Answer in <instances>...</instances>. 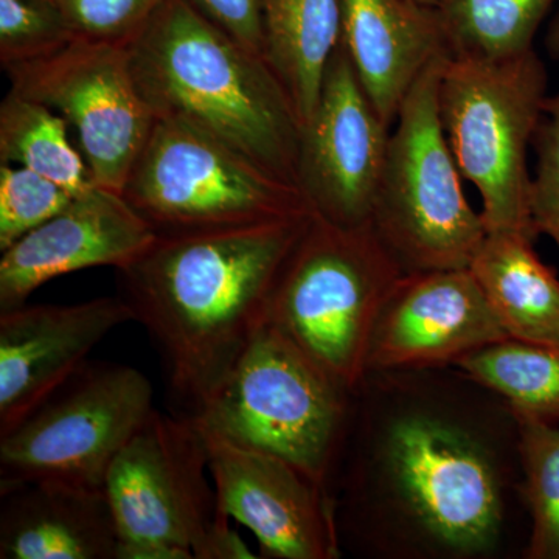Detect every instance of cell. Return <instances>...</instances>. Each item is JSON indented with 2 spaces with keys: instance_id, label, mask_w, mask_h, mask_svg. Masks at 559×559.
I'll list each match as a JSON object with an SVG mask.
<instances>
[{
  "instance_id": "8",
  "label": "cell",
  "mask_w": 559,
  "mask_h": 559,
  "mask_svg": "<svg viewBox=\"0 0 559 559\" xmlns=\"http://www.w3.org/2000/svg\"><path fill=\"white\" fill-rule=\"evenodd\" d=\"M157 237L257 226L311 213L283 182L209 132L156 117L121 191Z\"/></svg>"
},
{
  "instance_id": "1",
  "label": "cell",
  "mask_w": 559,
  "mask_h": 559,
  "mask_svg": "<svg viewBox=\"0 0 559 559\" xmlns=\"http://www.w3.org/2000/svg\"><path fill=\"white\" fill-rule=\"evenodd\" d=\"M521 484L516 414L460 367L367 371L356 385L331 487L344 554L522 557Z\"/></svg>"
},
{
  "instance_id": "5",
  "label": "cell",
  "mask_w": 559,
  "mask_h": 559,
  "mask_svg": "<svg viewBox=\"0 0 559 559\" xmlns=\"http://www.w3.org/2000/svg\"><path fill=\"white\" fill-rule=\"evenodd\" d=\"M403 275L371 223L345 227L312 213L280 272L267 323L356 389L377 320Z\"/></svg>"
},
{
  "instance_id": "3",
  "label": "cell",
  "mask_w": 559,
  "mask_h": 559,
  "mask_svg": "<svg viewBox=\"0 0 559 559\" xmlns=\"http://www.w3.org/2000/svg\"><path fill=\"white\" fill-rule=\"evenodd\" d=\"M156 117L186 121L297 187L301 123L274 70L189 0H164L127 46Z\"/></svg>"
},
{
  "instance_id": "30",
  "label": "cell",
  "mask_w": 559,
  "mask_h": 559,
  "mask_svg": "<svg viewBox=\"0 0 559 559\" xmlns=\"http://www.w3.org/2000/svg\"><path fill=\"white\" fill-rule=\"evenodd\" d=\"M194 559H253L257 555L230 527V516L221 509L207 532L193 547Z\"/></svg>"
},
{
  "instance_id": "19",
  "label": "cell",
  "mask_w": 559,
  "mask_h": 559,
  "mask_svg": "<svg viewBox=\"0 0 559 559\" xmlns=\"http://www.w3.org/2000/svg\"><path fill=\"white\" fill-rule=\"evenodd\" d=\"M533 246L522 235L488 234L469 270L510 340L559 349V278Z\"/></svg>"
},
{
  "instance_id": "18",
  "label": "cell",
  "mask_w": 559,
  "mask_h": 559,
  "mask_svg": "<svg viewBox=\"0 0 559 559\" xmlns=\"http://www.w3.org/2000/svg\"><path fill=\"white\" fill-rule=\"evenodd\" d=\"M105 489L22 484L0 489V559H119Z\"/></svg>"
},
{
  "instance_id": "27",
  "label": "cell",
  "mask_w": 559,
  "mask_h": 559,
  "mask_svg": "<svg viewBox=\"0 0 559 559\" xmlns=\"http://www.w3.org/2000/svg\"><path fill=\"white\" fill-rule=\"evenodd\" d=\"M75 38L127 47L164 0H51Z\"/></svg>"
},
{
  "instance_id": "28",
  "label": "cell",
  "mask_w": 559,
  "mask_h": 559,
  "mask_svg": "<svg viewBox=\"0 0 559 559\" xmlns=\"http://www.w3.org/2000/svg\"><path fill=\"white\" fill-rule=\"evenodd\" d=\"M535 176L530 189V212L538 235H546L559 250V91L544 103L532 143Z\"/></svg>"
},
{
  "instance_id": "11",
  "label": "cell",
  "mask_w": 559,
  "mask_h": 559,
  "mask_svg": "<svg viewBox=\"0 0 559 559\" xmlns=\"http://www.w3.org/2000/svg\"><path fill=\"white\" fill-rule=\"evenodd\" d=\"M3 70L11 91L57 110L75 130L94 186L121 193L156 121L127 47L75 38Z\"/></svg>"
},
{
  "instance_id": "4",
  "label": "cell",
  "mask_w": 559,
  "mask_h": 559,
  "mask_svg": "<svg viewBox=\"0 0 559 559\" xmlns=\"http://www.w3.org/2000/svg\"><path fill=\"white\" fill-rule=\"evenodd\" d=\"M353 392L266 323L204 409L190 419L202 432L286 460L331 495Z\"/></svg>"
},
{
  "instance_id": "15",
  "label": "cell",
  "mask_w": 559,
  "mask_h": 559,
  "mask_svg": "<svg viewBox=\"0 0 559 559\" xmlns=\"http://www.w3.org/2000/svg\"><path fill=\"white\" fill-rule=\"evenodd\" d=\"M157 234L123 194L92 186L0 257V312L27 304L50 280L90 267H123Z\"/></svg>"
},
{
  "instance_id": "13",
  "label": "cell",
  "mask_w": 559,
  "mask_h": 559,
  "mask_svg": "<svg viewBox=\"0 0 559 559\" xmlns=\"http://www.w3.org/2000/svg\"><path fill=\"white\" fill-rule=\"evenodd\" d=\"M202 436L221 509L255 535L261 558L344 557L329 489L286 460Z\"/></svg>"
},
{
  "instance_id": "22",
  "label": "cell",
  "mask_w": 559,
  "mask_h": 559,
  "mask_svg": "<svg viewBox=\"0 0 559 559\" xmlns=\"http://www.w3.org/2000/svg\"><path fill=\"white\" fill-rule=\"evenodd\" d=\"M557 0H437L452 58L503 60L533 49Z\"/></svg>"
},
{
  "instance_id": "25",
  "label": "cell",
  "mask_w": 559,
  "mask_h": 559,
  "mask_svg": "<svg viewBox=\"0 0 559 559\" xmlns=\"http://www.w3.org/2000/svg\"><path fill=\"white\" fill-rule=\"evenodd\" d=\"M75 39L51 0H0L2 69L49 57Z\"/></svg>"
},
{
  "instance_id": "21",
  "label": "cell",
  "mask_w": 559,
  "mask_h": 559,
  "mask_svg": "<svg viewBox=\"0 0 559 559\" xmlns=\"http://www.w3.org/2000/svg\"><path fill=\"white\" fill-rule=\"evenodd\" d=\"M68 128L57 110L10 90L0 105V164L28 168L72 194L83 193L94 182Z\"/></svg>"
},
{
  "instance_id": "7",
  "label": "cell",
  "mask_w": 559,
  "mask_h": 559,
  "mask_svg": "<svg viewBox=\"0 0 559 559\" xmlns=\"http://www.w3.org/2000/svg\"><path fill=\"white\" fill-rule=\"evenodd\" d=\"M430 62L390 132L371 226L404 274L466 270L488 231L462 189L440 119L444 61Z\"/></svg>"
},
{
  "instance_id": "20",
  "label": "cell",
  "mask_w": 559,
  "mask_h": 559,
  "mask_svg": "<svg viewBox=\"0 0 559 559\" xmlns=\"http://www.w3.org/2000/svg\"><path fill=\"white\" fill-rule=\"evenodd\" d=\"M264 60L288 92L301 127L318 106L341 44L340 0H261Z\"/></svg>"
},
{
  "instance_id": "6",
  "label": "cell",
  "mask_w": 559,
  "mask_h": 559,
  "mask_svg": "<svg viewBox=\"0 0 559 559\" xmlns=\"http://www.w3.org/2000/svg\"><path fill=\"white\" fill-rule=\"evenodd\" d=\"M549 75L535 49L503 58H448L439 108L462 178L481 198L488 234L509 231L536 241L530 212L527 154L538 130Z\"/></svg>"
},
{
  "instance_id": "17",
  "label": "cell",
  "mask_w": 559,
  "mask_h": 559,
  "mask_svg": "<svg viewBox=\"0 0 559 559\" xmlns=\"http://www.w3.org/2000/svg\"><path fill=\"white\" fill-rule=\"evenodd\" d=\"M341 46L378 116L393 128L430 62L451 57L433 7L414 0H340Z\"/></svg>"
},
{
  "instance_id": "12",
  "label": "cell",
  "mask_w": 559,
  "mask_h": 559,
  "mask_svg": "<svg viewBox=\"0 0 559 559\" xmlns=\"http://www.w3.org/2000/svg\"><path fill=\"white\" fill-rule=\"evenodd\" d=\"M390 130L340 44L318 106L300 132L297 186L312 213L345 227L371 223Z\"/></svg>"
},
{
  "instance_id": "14",
  "label": "cell",
  "mask_w": 559,
  "mask_h": 559,
  "mask_svg": "<svg viewBox=\"0 0 559 559\" xmlns=\"http://www.w3.org/2000/svg\"><path fill=\"white\" fill-rule=\"evenodd\" d=\"M506 340L469 267L404 274L374 325L367 371L457 366Z\"/></svg>"
},
{
  "instance_id": "32",
  "label": "cell",
  "mask_w": 559,
  "mask_h": 559,
  "mask_svg": "<svg viewBox=\"0 0 559 559\" xmlns=\"http://www.w3.org/2000/svg\"><path fill=\"white\" fill-rule=\"evenodd\" d=\"M414 2L421 3L426 7H436L437 0H414Z\"/></svg>"
},
{
  "instance_id": "23",
  "label": "cell",
  "mask_w": 559,
  "mask_h": 559,
  "mask_svg": "<svg viewBox=\"0 0 559 559\" xmlns=\"http://www.w3.org/2000/svg\"><path fill=\"white\" fill-rule=\"evenodd\" d=\"M516 414L559 421V349L506 340L457 362Z\"/></svg>"
},
{
  "instance_id": "29",
  "label": "cell",
  "mask_w": 559,
  "mask_h": 559,
  "mask_svg": "<svg viewBox=\"0 0 559 559\" xmlns=\"http://www.w3.org/2000/svg\"><path fill=\"white\" fill-rule=\"evenodd\" d=\"M213 24L246 49L264 58L263 3L261 0H189Z\"/></svg>"
},
{
  "instance_id": "24",
  "label": "cell",
  "mask_w": 559,
  "mask_h": 559,
  "mask_svg": "<svg viewBox=\"0 0 559 559\" xmlns=\"http://www.w3.org/2000/svg\"><path fill=\"white\" fill-rule=\"evenodd\" d=\"M516 417L522 499L530 525L522 558L559 559V421L524 414Z\"/></svg>"
},
{
  "instance_id": "9",
  "label": "cell",
  "mask_w": 559,
  "mask_h": 559,
  "mask_svg": "<svg viewBox=\"0 0 559 559\" xmlns=\"http://www.w3.org/2000/svg\"><path fill=\"white\" fill-rule=\"evenodd\" d=\"M153 396L134 367L87 360L0 436V489L36 481L105 489L114 460L154 411Z\"/></svg>"
},
{
  "instance_id": "16",
  "label": "cell",
  "mask_w": 559,
  "mask_h": 559,
  "mask_svg": "<svg viewBox=\"0 0 559 559\" xmlns=\"http://www.w3.org/2000/svg\"><path fill=\"white\" fill-rule=\"evenodd\" d=\"M119 296L75 305H22L0 312V436H5L130 322Z\"/></svg>"
},
{
  "instance_id": "10",
  "label": "cell",
  "mask_w": 559,
  "mask_h": 559,
  "mask_svg": "<svg viewBox=\"0 0 559 559\" xmlns=\"http://www.w3.org/2000/svg\"><path fill=\"white\" fill-rule=\"evenodd\" d=\"M105 491L119 559H194L221 511L200 428L156 407L114 460Z\"/></svg>"
},
{
  "instance_id": "31",
  "label": "cell",
  "mask_w": 559,
  "mask_h": 559,
  "mask_svg": "<svg viewBox=\"0 0 559 559\" xmlns=\"http://www.w3.org/2000/svg\"><path fill=\"white\" fill-rule=\"evenodd\" d=\"M547 49L555 60H559V10L557 16L551 21L549 33H547Z\"/></svg>"
},
{
  "instance_id": "2",
  "label": "cell",
  "mask_w": 559,
  "mask_h": 559,
  "mask_svg": "<svg viewBox=\"0 0 559 559\" xmlns=\"http://www.w3.org/2000/svg\"><path fill=\"white\" fill-rule=\"evenodd\" d=\"M311 216L157 237L116 270L120 299L159 352L175 414L197 417L266 325Z\"/></svg>"
},
{
  "instance_id": "26",
  "label": "cell",
  "mask_w": 559,
  "mask_h": 559,
  "mask_svg": "<svg viewBox=\"0 0 559 559\" xmlns=\"http://www.w3.org/2000/svg\"><path fill=\"white\" fill-rule=\"evenodd\" d=\"M75 194L17 165H0V252L61 212Z\"/></svg>"
}]
</instances>
